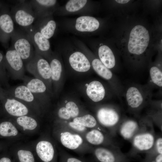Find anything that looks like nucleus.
Segmentation results:
<instances>
[{"label":"nucleus","mask_w":162,"mask_h":162,"mask_svg":"<svg viewBox=\"0 0 162 162\" xmlns=\"http://www.w3.org/2000/svg\"><path fill=\"white\" fill-rule=\"evenodd\" d=\"M8 74L5 63V54L0 51V86L3 87L8 88L10 87L8 80Z\"/></svg>","instance_id":"nucleus-27"},{"label":"nucleus","mask_w":162,"mask_h":162,"mask_svg":"<svg viewBox=\"0 0 162 162\" xmlns=\"http://www.w3.org/2000/svg\"><path fill=\"white\" fill-rule=\"evenodd\" d=\"M19 162H34L35 160L32 153L30 151L20 150L17 152Z\"/></svg>","instance_id":"nucleus-33"},{"label":"nucleus","mask_w":162,"mask_h":162,"mask_svg":"<svg viewBox=\"0 0 162 162\" xmlns=\"http://www.w3.org/2000/svg\"><path fill=\"white\" fill-rule=\"evenodd\" d=\"M37 153L40 159L44 162H50L53 159L54 150L51 143L47 141H41L36 147Z\"/></svg>","instance_id":"nucleus-22"},{"label":"nucleus","mask_w":162,"mask_h":162,"mask_svg":"<svg viewBox=\"0 0 162 162\" xmlns=\"http://www.w3.org/2000/svg\"><path fill=\"white\" fill-rule=\"evenodd\" d=\"M66 162H83L80 160L74 157L68 158L66 161Z\"/></svg>","instance_id":"nucleus-39"},{"label":"nucleus","mask_w":162,"mask_h":162,"mask_svg":"<svg viewBox=\"0 0 162 162\" xmlns=\"http://www.w3.org/2000/svg\"><path fill=\"white\" fill-rule=\"evenodd\" d=\"M67 128L76 133L80 134L85 133L87 130V128L83 125L76 123L73 121L69 122L67 124H65Z\"/></svg>","instance_id":"nucleus-34"},{"label":"nucleus","mask_w":162,"mask_h":162,"mask_svg":"<svg viewBox=\"0 0 162 162\" xmlns=\"http://www.w3.org/2000/svg\"><path fill=\"white\" fill-rule=\"evenodd\" d=\"M145 154V157L141 162H162V154Z\"/></svg>","instance_id":"nucleus-36"},{"label":"nucleus","mask_w":162,"mask_h":162,"mask_svg":"<svg viewBox=\"0 0 162 162\" xmlns=\"http://www.w3.org/2000/svg\"><path fill=\"white\" fill-rule=\"evenodd\" d=\"M68 110L71 118H74L78 117L79 110L77 105L73 101L68 102L65 107Z\"/></svg>","instance_id":"nucleus-35"},{"label":"nucleus","mask_w":162,"mask_h":162,"mask_svg":"<svg viewBox=\"0 0 162 162\" xmlns=\"http://www.w3.org/2000/svg\"><path fill=\"white\" fill-rule=\"evenodd\" d=\"M58 115L59 118L64 120H69L71 118L68 110L65 107H62L59 108L58 111Z\"/></svg>","instance_id":"nucleus-37"},{"label":"nucleus","mask_w":162,"mask_h":162,"mask_svg":"<svg viewBox=\"0 0 162 162\" xmlns=\"http://www.w3.org/2000/svg\"><path fill=\"white\" fill-rule=\"evenodd\" d=\"M0 162H11V161L9 157L3 155L0 157Z\"/></svg>","instance_id":"nucleus-38"},{"label":"nucleus","mask_w":162,"mask_h":162,"mask_svg":"<svg viewBox=\"0 0 162 162\" xmlns=\"http://www.w3.org/2000/svg\"><path fill=\"white\" fill-rule=\"evenodd\" d=\"M130 0H116V1L120 4H125L128 2Z\"/></svg>","instance_id":"nucleus-40"},{"label":"nucleus","mask_w":162,"mask_h":162,"mask_svg":"<svg viewBox=\"0 0 162 162\" xmlns=\"http://www.w3.org/2000/svg\"><path fill=\"white\" fill-rule=\"evenodd\" d=\"M16 122L20 125L23 128L24 130H33L37 126V123L35 120L27 115L18 117Z\"/></svg>","instance_id":"nucleus-29"},{"label":"nucleus","mask_w":162,"mask_h":162,"mask_svg":"<svg viewBox=\"0 0 162 162\" xmlns=\"http://www.w3.org/2000/svg\"><path fill=\"white\" fill-rule=\"evenodd\" d=\"M14 30L9 6L5 4L0 13V42L5 49L8 48L9 41Z\"/></svg>","instance_id":"nucleus-10"},{"label":"nucleus","mask_w":162,"mask_h":162,"mask_svg":"<svg viewBox=\"0 0 162 162\" xmlns=\"http://www.w3.org/2000/svg\"><path fill=\"white\" fill-rule=\"evenodd\" d=\"M156 135L153 122L150 118H146L143 126L130 142L131 148L126 153L128 157L130 159L134 158L150 151L154 146Z\"/></svg>","instance_id":"nucleus-1"},{"label":"nucleus","mask_w":162,"mask_h":162,"mask_svg":"<svg viewBox=\"0 0 162 162\" xmlns=\"http://www.w3.org/2000/svg\"><path fill=\"white\" fill-rule=\"evenodd\" d=\"M23 29L28 34L35 48V53L42 57H45L50 49V44L49 40L44 36L33 24Z\"/></svg>","instance_id":"nucleus-13"},{"label":"nucleus","mask_w":162,"mask_h":162,"mask_svg":"<svg viewBox=\"0 0 162 162\" xmlns=\"http://www.w3.org/2000/svg\"><path fill=\"white\" fill-rule=\"evenodd\" d=\"M29 2L37 18L51 14L57 2L56 0H31Z\"/></svg>","instance_id":"nucleus-16"},{"label":"nucleus","mask_w":162,"mask_h":162,"mask_svg":"<svg viewBox=\"0 0 162 162\" xmlns=\"http://www.w3.org/2000/svg\"><path fill=\"white\" fill-rule=\"evenodd\" d=\"M92 64L94 70L100 76L107 80H110L112 77V72L99 59H94Z\"/></svg>","instance_id":"nucleus-26"},{"label":"nucleus","mask_w":162,"mask_h":162,"mask_svg":"<svg viewBox=\"0 0 162 162\" xmlns=\"http://www.w3.org/2000/svg\"><path fill=\"white\" fill-rule=\"evenodd\" d=\"M97 120L99 125L110 136L116 138L118 127L124 118L118 109L112 106L99 108L96 112Z\"/></svg>","instance_id":"nucleus-2"},{"label":"nucleus","mask_w":162,"mask_h":162,"mask_svg":"<svg viewBox=\"0 0 162 162\" xmlns=\"http://www.w3.org/2000/svg\"><path fill=\"white\" fill-rule=\"evenodd\" d=\"M146 118L136 119L124 118L118 128L117 134L125 140L130 142L136 134L143 126Z\"/></svg>","instance_id":"nucleus-12"},{"label":"nucleus","mask_w":162,"mask_h":162,"mask_svg":"<svg viewBox=\"0 0 162 162\" xmlns=\"http://www.w3.org/2000/svg\"><path fill=\"white\" fill-rule=\"evenodd\" d=\"M51 72V78L54 82L60 79L62 72V65L60 61L57 58H52L49 64Z\"/></svg>","instance_id":"nucleus-30"},{"label":"nucleus","mask_w":162,"mask_h":162,"mask_svg":"<svg viewBox=\"0 0 162 162\" xmlns=\"http://www.w3.org/2000/svg\"><path fill=\"white\" fill-rule=\"evenodd\" d=\"M98 55L101 62L107 68H112L115 65V59L112 52L106 45L100 46L98 49Z\"/></svg>","instance_id":"nucleus-24"},{"label":"nucleus","mask_w":162,"mask_h":162,"mask_svg":"<svg viewBox=\"0 0 162 162\" xmlns=\"http://www.w3.org/2000/svg\"><path fill=\"white\" fill-rule=\"evenodd\" d=\"M85 137L86 141L93 146L120 148L116 138L98 129H92L86 132Z\"/></svg>","instance_id":"nucleus-11"},{"label":"nucleus","mask_w":162,"mask_h":162,"mask_svg":"<svg viewBox=\"0 0 162 162\" xmlns=\"http://www.w3.org/2000/svg\"><path fill=\"white\" fill-rule=\"evenodd\" d=\"M87 2L86 0H69L66 4L65 8L68 11L75 12L83 8Z\"/></svg>","instance_id":"nucleus-31"},{"label":"nucleus","mask_w":162,"mask_h":162,"mask_svg":"<svg viewBox=\"0 0 162 162\" xmlns=\"http://www.w3.org/2000/svg\"><path fill=\"white\" fill-rule=\"evenodd\" d=\"M50 18L46 16L38 18L33 25L48 39L53 36L56 27L55 21Z\"/></svg>","instance_id":"nucleus-17"},{"label":"nucleus","mask_w":162,"mask_h":162,"mask_svg":"<svg viewBox=\"0 0 162 162\" xmlns=\"http://www.w3.org/2000/svg\"><path fill=\"white\" fill-rule=\"evenodd\" d=\"M11 38L12 46L26 64L33 58L35 54L33 46L28 34L20 28L14 30Z\"/></svg>","instance_id":"nucleus-3"},{"label":"nucleus","mask_w":162,"mask_h":162,"mask_svg":"<svg viewBox=\"0 0 162 162\" xmlns=\"http://www.w3.org/2000/svg\"><path fill=\"white\" fill-rule=\"evenodd\" d=\"M24 84L27 87L38 102L41 101L46 90V86L41 80L35 78L25 76L22 79Z\"/></svg>","instance_id":"nucleus-18"},{"label":"nucleus","mask_w":162,"mask_h":162,"mask_svg":"<svg viewBox=\"0 0 162 162\" xmlns=\"http://www.w3.org/2000/svg\"><path fill=\"white\" fill-rule=\"evenodd\" d=\"M10 12L14 22L22 29L32 26L37 18L29 1H20L12 7Z\"/></svg>","instance_id":"nucleus-4"},{"label":"nucleus","mask_w":162,"mask_h":162,"mask_svg":"<svg viewBox=\"0 0 162 162\" xmlns=\"http://www.w3.org/2000/svg\"><path fill=\"white\" fill-rule=\"evenodd\" d=\"M6 88L15 98L25 105L26 104H38V100L28 88L24 85Z\"/></svg>","instance_id":"nucleus-15"},{"label":"nucleus","mask_w":162,"mask_h":162,"mask_svg":"<svg viewBox=\"0 0 162 162\" xmlns=\"http://www.w3.org/2000/svg\"><path fill=\"white\" fill-rule=\"evenodd\" d=\"M99 22L95 18L88 16H82L78 18L76 21L75 28L81 32H92L97 29Z\"/></svg>","instance_id":"nucleus-20"},{"label":"nucleus","mask_w":162,"mask_h":162,"mask_svg":"<svg viewBox=\"0 0 162 162\" xmlns=\"http://www.w3.org/2000/svg\"><path fill=\"white\" fill-rule=\"evenodd\" d=\"M150 74L153 82L159 87L162 86V73L157 67H153L150 70Z\"/></svg>","instance_id":"nucleus-32"},{"label":"nucleus","mask_w":162,"mask_h":162,"mask_svg":"<svg viewBox=\"0 0 162 162\" xmlns=\"http://www.w3.org/2000/svg\"><path fill=\"white\" fill-rule=\"evenodd\" d=\"M0 110L3 113L19 117L27 115V107L12 96L6 88L0 86Z\"/></svg>","instance_id":"nucleus-5"},{"label":"nucleus","mask_w":162,"mask_h":162,"mask_svg":"<svg viewBox=\"0 0 162 162\" xmlns=\"http://www.w3.org/2000/svg\"><path fill=\"white\" fill-rule=\"evenodd\" d=\"M128 105L131 110H137L142 106L143 98L137 88L134 87H130L126 94Z\"/></svg>","instance_id":"nucleus-21"},{"label":"nucleus","mask_w":162,"mask_h":162,"mask_svg":"<svg viewBox=\"0 0 162 162\" xmlns=\"http://www.w3.org/2000/svg\"><path fill=\"white\" fill-rule=\"evenodd\" d=\"M5 4L3 2L0 1V13Z\"/></svg>","instance_id":"nucleus-41"},{"label":"nucleus","mask_w":162,"mask_h":162,"mask_svg":"<svg viewBox=\"0 0 162 162\" xmlns=\"http://www.w3.org/2000/svg\"><path fill=\"white\" fill-rule=\"evenodd\" d=\"M93 148L94 156L100 162H130L131 160L119 147L95 146Z\"/></svg>","instance_id":"nucleus-9"},{"label":"nucleus","mask_w":162,"mask_h":162,"mask_svg":"<svg viewBox=\"0 0 162 162\" xmlns=\"http://www.w3.org/2000/svg\"><path fill=\"white\" fill-rule=\"evenodd\" d=\"M69 62L72 68L80 72H85L90 69V63L85 55L79 52L72 54L69 58Z\"/></svg>","instance_id":"nucleus-19"},{"label":"nucleus","mask_w":162,"mask_h":162,"mask_svg":"<svg viewBox=\"0 0 162 162\" xmlns=\"http://www.w3.org/2000/svg\"><path fill=\"white\" fill-rule=\"evenodd\" d=\"M149 41L148 31L140 25L135 26L130 34L128 45L129 52L136 55H140L146 50Z\"/></svg>","instance_id":"nucleus-6"},{"label":"nucleus","mask_w":162,"mask_h":162,"mask_svg":"<svg viewBox=\"0 0 162 162\" xmlns=\"http://www.w3.org/2000/svg\"><path fill=\"white\" fill-rule=\"evenodd\" d=\"M86 92L90 98L96 102L103 99L105 94L103 85L97 81H93L90 82L87 87Z\"/></svg>","instance_id":"nucleus-23"},{"label":"nucleus","mask_w":162,"mask_h":162,"mask_svg":"<svg viewBox=\"0 0 162 162\" xmlns=\"http://www.w3.org/2000/svg\"><path fill=\"white\" fill-rule=\"evenodd\" d=\"M23 62L12 46L9 47L5 54V63L9 76L14 80H22L24 76Z\"/></svg>","instance_id":"nucleus-7"},{"label":"nucleus","mask_w":162,"mask_h":162,"mask_svg":"<svg viewBox=\"0 0 162 162\" xmlns=\"http://www.w3.org/2000/svg\"><path fill=\"white\" fill-rule=\"evenodd\" d=\"M18 131L11 122L4 121L0 123V136L2 137H8L16 135Z\"/></svg>","instance_id":"nucleus-28"},{"label":"nucleus","mask_w":162,"mask_h":162,"mask_svg":"<svg viewBox=\"0 0 162 162\" xmlns=\"http://www.w3.org/2000/svg\"><path fill=\"white\" fill-rule=\"evenodd\" d=\"M26 67L27 70L34 78L41 80L45 84V82L51 78V72L49 63L36 53L33 58L26 64Z\"/></svg>","instance_id":"nucleus-8"},{"label":"nucleus","mask_w":162,"mask_h":162,"mask_svg":"<svg viewBox=\"0 0 162 162\" xmlns=\"http://www.w3.org/2000/svg\"><path fill=\"white\" fill-rule=\"evenodd\" d=\"M70 129H64L60 135V140L65 147L72 150L79 148L84 143V140L80 134Z\"/></svg>","instance_id":"nucleus-14"},{"label":"nucleus","mask_w":162,"mask_h":162,"mask_svg":"<svg viewBox=\"0 0 162 162\" xmlns=\"http://www.w3.org/2000/svg\"><path fill=\"white\" fill-rule=\"evenodd\" d=\"M73 121L87 128H96L108 133L106 130L99 125L97 119L91 115L86 114L82 116L76 117L74 118Z\"/></svg>","instance_id":"nucleus-25"}]
</instances>
